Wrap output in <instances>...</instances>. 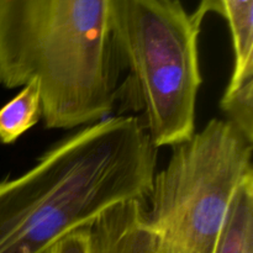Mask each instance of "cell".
<instances>
[{"mask_svg":"<svg viewBox=\"0 0 253 253\" xmlns=\"http://www.w3.org/2000/svg\"><path fill=\"white\" fill-rule=\"evenodd\" d=\"M157 152L135 116L103 119L57 142L0 182V253H48L114 205L147 194Z\"/></svg>","mask_w":253,"mask_h":253,"instance_id":"6da1fadb","label":"cell"},{"mask_svg":"<svg viewBox=\"0 0 253 253\" xmlns=\"http://www.w3.org/2000/svg\"><path fill=\"white\" fill-rule=\"evenodd\" d=\"M121 66L110 0H0V84L40 82L47 128L103 120L118 101Z\"/></svg>","mask_w":253,"mask_h":253,"instance_id":"7a4b0ae2","label":"cell"},{"mask_svg":"<svg viewBox=\"0 0 253 253\" xmlns=\"http://www.w3.org/2000/svg\"><path fill=\"white\" fill-rule=\"evenodd\" d=\"M147 194L91 226L94 253H215L234 195L253 173L250 141L226 119L173 146Z\"/></svg>","mask_w":253,"mask_h":253,"instance_id":"3957f363","label":"cell"},{"mask_svg":"<svg viewBox=\"0 0 253 253\" xmlns=\"http://www.w3.org/2000/svg\"><path fill=\"white\" fill-rule=\"evenodd\" d=\"M200 30L179 0H110L111 42L120 66L128 69L118 100L142 111L157 148L195 133Z\"/></svg>","mask_w":253,"mask_h":253,"instance_id":"277c9868","label":"cell"},{"mask_svg":"<svg viewBox=\"0 0 253 253\" xmlns=\"http://www.w3.org/2000/svg\"><path fill=\"white\" fill-rule=\"evenodd\" d=\"M209 12L226 20L235 53L234 71L226 90L253 79V0H200L193 20L202 26Z\"/></svg>","mask_w":253,"mask_h":253,"instance_id":"5b68a950","label":"cell"},{"mask_svg":"<svg viewBox=\"0 0 253 253\" xmlns=\"http://www.w3.org/2000/svg\"><path fill=\"white\" fill-rule=\"evenodd\" d=\"M215 253H253V173L235 193Z\"/></svg>","mask_w":253,"mask_h":253,"instance_id":"8992f818","label":"cell"},{"mask_svg":"<svg viewBox=\"0 0 253 253\" xmlns=\"http://www.w3.org/2000/svg\"><path fill=\"white\" fill-rule=\"evenodd\" d=\"M42 118L40 82L31 81L0 109V141L12 143Z\"/></svg>","mask_w":253,"mask_h":253,"instance_id":"52a82bcc","label":"cell"},{"mask_svg":"<svg viewBox=\"0 0 253 253\" xmlns=\"http://www.w3.org/2000/svg\"><path fill=\"white\" fill-rule=\"evenodd\" d=\"M253 79H249L232 90H225L220 108L226 120L236 126L253 142Z\"/></svg>","mask_w":253,"mask_h":253,"instance_id":"ba28073f","label":"cell"},{"mask_svg":"<svg viewBox=\"0 0 253 253\" xmlns=\"http://www.w3.org/2000/svg\"><path fill=\"white\" fill-rule=\"evenodd\" d=\"M90 234L91 227L77 230L54 245L48 253H94Z\"/></svg>","mask_w":253,"mask_h":253,"instance_id":"9c48e42d","label":"cell"}]
</instances>
